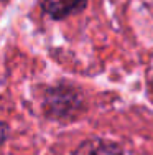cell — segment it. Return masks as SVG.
<instances>
[{
  "mask_svg": "<svg viewBox=\"0 0 153 155\" xmlns=\"http://www.w3.org/2000/svg\"><path fill=\"white\" fill-rule=\"evenodd\" d=\"M84 109V96L71 84H58L45 93L43 110L48 119L66 120L76 119Z\"/></svg>",
  "mask_w": 153,
  "mask_h": 155,
  "instance_id": "obj_1",
  "label": "cell"
},
{
  "mask_svg": "<svg viewBox=\"0 0 153 155\" xmlns=\"http://www.w3.org/2000/svg\"><path fill=\"white\" fill-rule=\"evenodd\" d=\"M87 0H41V8L53 20H63L82 12Z\"/></svg>",
  "mask_w": 153,
  "mask_h": 155,
  "instance_id": "obj_2",
  "label": "cell"
},
{
  "mask_svg": "<svg viewBox=\"0 0 153 155\" xmlns=\"http://www.w3.org/2000/svg\"><path fill=\"white\" fill-rule=\"evenodd\" d=\"M84 149L87 150L86 155H125L122 145L110 140H99L97 143L84 142Z\"/></svg>",
  "mask_w": 153,
  "mask_h": 155,
  "instance_id": "obj_3",
  "label": "cell"
},
{
  "mask_svg": "<svg viewBox=\"0 0 153 155\" xmlns=\"http://www.w3.org/2000/svg\"><path fill=\"white\" fill-rule=\"evenodd\" d=\"M7 135H8V127H7V124L0 122V149H2V145L5 143Z\"/></svg>",
  "mask_w": 153,
  "mask_h": 155,
  "instance_id": "obj_4",
  "label": "cell"
},
{
  "mask_svg": "<svg viewBox=\"0 0 153 155\" xmlns=\"http://www.w3.org/2000/svg\"><path fill=\"white\" fill-rule=\"evenodd\" d=\"M147 83H148V91H150L151 96H153V60H151L150 69H148V79H147Z\"/></svg>",
  "mask_w": 153,
  "mask_h": 155,
  "instance_id": "obj_5",
  "label": "cell"
}]
</instances>
